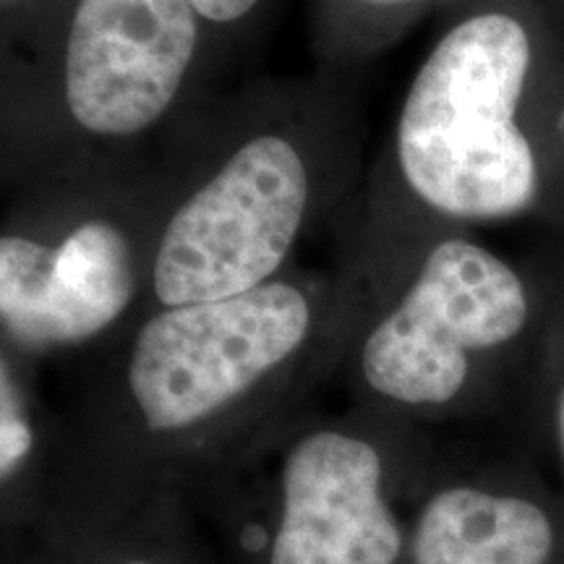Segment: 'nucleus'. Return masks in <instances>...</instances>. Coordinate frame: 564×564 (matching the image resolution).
Segmentation results:
<instances>
[{
  "mask_svg": "<svg viewBox=\"0 0 564 564\" xmlns=\"http://www.w3.org/2000/svg\"><path fill=\"white\" fill-rule=\"evenodd\" d=\"M525 6H476L408 84L390 171L429 238L486 225L564 236V45Z\"/></svg>",
  "mask_w": 564,
  "mask_h": 564,
  "instance_id": "f257e3e1",
  "label": "nucleus"
},
{
  "mask_svg": "<svg viewBox=\"0 0 564 564\" xmlns=\"http://www.w3.org/2000/svg\"><path fill=\"white\" fill-rule=\"evenodd\" d=\"M394 285L358 352L364 382L394 405L447 408L486 366L546 343L564 267L560 246L520 259L474 230H455L413 251Z\"/></svg>",
  "mask_w": 564,
  "mask_h": 564,
  "instance_id": "f03ea898",
  "label": "nucleus"
},
{
  "mask_svg": "<svg viewBox=\"0 0 564 564\" xmlns=\"http://www.w3.org/2000/svg\"><path fill=\"white\" fill-rule=\"evenodd\" d=\"M312 175L278 133L243 144L175 212L152 267L162 306L223 301L272 282L299 241Z\"/></svg>",
  "mask_w": 564,
  "mask_h": 564,
  "instance_id": "7ed1b4c3",
  "label": "nucleus"
},
{
  "mask_svg": "<svg viewBox=\"0 0 564 564\" xmlns=\"http://www.w3.org/2000/svg\"><path fill=\"white\" fill-rule=\"evenodd\" d=\"M312 301L267 282L223 301L165 306L133 345L129 384L154 432H178L241 398L312 333Z\"/></svg>",
  "mask_w": 564,
  "mask_h": 564,
  "instance_id": "20e7f679",
  "label": "nucleus"
},
{
  "mask_svg": "<svg viewBox=\"0 0 564 564\" xmlns=\"http://www.w3.org/2000/svg\"><path fill=\"white\" fill-rule=\"evenodd\" d=\"M192 0H76L66 40V105L87 133L126 139L175 102L202 34Z\"/></svg>",
  "mask_w": 564,
  "mask_h": 564,
  "instance_id": "39448f33",
  "label": "nucleus"
},
{
  "mask_svg": "<svg viewBox=\"0 0 564 564\" xmlns=\"http://www.w3.org/2000/svg\"><path fill=\"white\" fill-rule=\"evenodd\" d=\"M384 463L364 436L324 429L282 470L272 564H394L403 535L382 494Z\"/></svg>",
  "mask_w": 564,
  "mask_h": 564,
  "instance_id": "423d86ee",
  "label": "nucleus"
},
{
  "mask_svg": "<svg viewBox=\"0 0 564 564\" xmlns=\"http://www.w3.org/2000/svg\"><path fill=\"white\" fill-rule=\"evenodd\" d=\"M131 243L110 220H87L58 243L0 236V324L32 348L100 335L133 299Z\"/></svg>",
  "mask_w": 564,
  "mask_h": 564,
  "instance_id": "0eeeda50",
  "label": "nucleus"
},
{
  "mask_svg": "<svg viewBox=\"0 0 564 564\" xmlns=\"http://www.w3.org/2000/svg\"><path fill=\"white\" fill-rule=\"evenodd\" d=\"M554 525L520 494L449 486L429 499L413 535L415 564H549Z\"/></svg>",
  "mask_w": 564,
  "mask_h": 564,
  "instance_id": "6e6552de",
  "label": "nucleus"
},
{
  "mask_svg": "<svg viewBox=\"0 0 564 564\" xmlns=\"http://www.w3.org/2000/svg\"><path fill=\"white\" fill-rule=\"evenodd\" d=\"M34 447V429L9 366L0 358V481H9Z\"/></svg>",
  "mask_w": 564,
  "mask_h": 564,
  "instance_id": "1a4fd4ad",
  "label": "nucleus"
},
{
  "mask_svg": "<svg viewBox=\"0 0 564 564\" xmlns=\"http://www.w3.org/2000/svg\"><path fill=\"white\" fill-rule=\"evenodd\" d=\"M544 356L549 358V369H552L546 394V426L549 436H552L554 453L564 468V291L560 306H556L552 329H549Z\"/></svg>",
  "mask_w": 564,
  "mask_h": 564,
  "instance_id": "9d476101",
  "label": "nucleus"
},
{
  "mask_svg": "<svg viewBox=\"0 0 564 564\" xmlns=\"http://www.w3.org/2000/svg\"><path fill=\"white\" fill-rule=\"evenodd\" d=\"M192 3L209 24H232L249 17L262 0H192Z\"/></svg>",
  "mask_w": 564,
  "mask_h": 564,
  "instance_id": "9b49d317",
  "label": "nucleus"
},
{
  "mask_svg": "<svg viewBox=\"0 0 564 564\" xmlns=\"http://www.w3.org/2000/svg\"><path fill=\"white\" fill-rule=\"evenodd\" d=\"M364 3L373 6V9H403V6L419 3V0H364Z\"/></svg>",
  "mask_w": 564,
  "mask_h": 564,
  "instance_id": "f8f14e48",
  "label": "nucleus"
},
{
  "mask_svg": "<svg viewBox=\"0 0 564 564\" xmlns=\"http://www.w3.org/2000/svg\"><path fill=\"white\" fill-rule=\"evenodd\" d=\"M554 24H556V30H560V32H562V37H564V11L560 13V19H556Z\"/></svg>",
  "mask_w": 564,
  "mask_h": 564,
  "instance_id": "ddd939ff",
  "label": "nucleus"
},
{
  "mask_svg": "<svg viewBox=\"0 0 564 564\" xmlns=\"http://www.w3.org/2000/svg\"><path fill=\"white\" fill-rule=\"evenodd\" d=\"M560 257H562V264H564V236H562V241H560Z\"/></svg>",
  "mask_w": 564,
  "mask_h": 564,
  "instance_id": "4468645a",
  "label": "nucleus"
},
{
  "mask_svg": "<svg viewBox=\"0 0 564 564\" xmlns=\"http://www.w3.org/2000/svg\"><path fill=\"white\" fill-rule=\"evenodd\" d=\"M126 564H152V562H126Z\"/></svg>",
  "mask_w": 564,
  "mask_h": 564,
  "instance_id": "2eb2a0df",
  "label": "nucleus"
},
{
  "mask_svg": "<svg viewBox=\"0 0 564 564\" xmlns=\"http://www.w3.org/2000/svg\"><path fill=\"white\" fill-rule=\"evenodd\" d=\"M0 3H3V0H0Z\"/></svg>",
  "mask_w": 564,
  "mask_h": 564,
  "instance_id": "dca6fc26",
  "label": "nucleus"
}]
</instances>
